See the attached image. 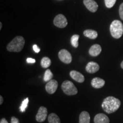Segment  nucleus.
Segmentation results:
<instances>
[{
  "mask_svg": "<svg viewBox=\"0 0 123 123\" xmlns=\"http://www.w3.org/2000/svg\"><path fill=\"white\" fill-rule=\"evenodd\" d=\"M25 39L21 36L15 37L7 46V50L10 52H19L24 48Z\"/></svg>",
  "mask_w": 123,
  "mask_h": 123,
  "instance_id": "obj_2",
  "label": "nucleus"
},
{
  "mask_svg": "<svg viewBox=\"0 0 123 123\" xmlns=\"http://www.w3.org/2000/svg\"><path fill=\"white\" fill-rule=\"evenodd\" d=\"M116 0H104L106 7L108 8H111L114 6Z\"/></svg>",
  "mask_w": 123,
  "mask_h": 123,
  "instance_id": "obj_22",
  "label": "nucleus"
},
{
  "mask_svg": "<svg viewBox=\"0 0 123 123\" xmlns=\"http://www.w3.org/2000/svg\"><path fill=\"white\" fill-rule=\"evenodd\" d=\"M83 3L87 9L92 13H95L98 9V5L94 0H84Z\"/></svg>",
  "mask_w": 123,
  "mask_h": 123,
  "instance_id": "obj_9",
  "label": "nucleus"
},
{
  "mask_svg": "<svg viewBox=\"0 0 123 123\" xmlns=\"http://www.w3.org/2000/svg\"><path fill=\"white\" fill-rule=\"evenodd\" d=\"M105 84L104 80L99 78H95L92 80L91 85L95 88H102Z\"/></svg>",
  "mask_w": 123,
  "mask_h": 123,
  "instance_id": "obj_14",
  "label": "nucleus"
},
{
  "mask_svg": "<svg viewBox=\"0 0 123 123\" xmlns=\"http://www.w3.org/2000/svg\"><path fill=\"white\" fill-rule=\"evenodd\" d=\"M11 123H19V121L17 118L14 116H13L11 119Z\"/></svg>",
  "mask_w": 123,
  "mask_h": 123,
  "instance_id": "obj_25",
  "label": "nucleus"
},
{
  "mask_svg": "<svg viewBox=\"0 0 123 123\" xmlns=\"http://www.w3.org/2000/svg\"><path fill=\"white\" fill-rule=\"evenodd\" d=\"M110 32L112 36L116 39H119L123 35V25L119 20H115L110 26Z\"/></svg>",
  "mask_w": 123,
  "mask_h": 123,
  "instance_id": "obj_3",
  "label": "nucleus"
},
{
  "mask_svg": "<svg viewBox=\"0 0 123 123\" xmlns=\"http://www.w3.org/2000/svg\"><path fill=\"white\" fill-rule=\"evenodd\" d=\"M119 14L120 18L123 21V3L120 5L119 7Z\"/></svg>",
  "mask_w": 123,
  "mask_h": 123,
  "instance_id": "obj_23",
  "label": "nucleus"
},
{
  "mask_svg": "<svg viewBox=\"0 0 123 123\" xmlns=\"http://www.w3.org/2000/svg\"><path fill=\"white\" fill-rule=\"evenodd\" d=\"M26 62L28 63H34L35 62V60L33 58H29L26 59Z\"/></svg>",
  "mask_w": 123,
  "mask_h": 123,
  "instance_id": "obj_26",
  "label": "nucleus"
},
{
  "mask_svg": "<svg viewBox=\"0 0 123 123\" xmlns=\"http://www.w3.org/2000/svg\"><path fill=\"white\" fill-rule=\"evenodd\" d=\"M70 75L72 79H73L74 80L76 81L77 82L79 83H83L84 82V76L80 73L79 72L73 70L70 73Z\"/></svg>",
  "mask_w": 123,
  "mask_h": 123,
  "instance_id": "obj_11",
  "label": "nucleus"
},
{
  "mask_svg": "<svg viewBox=\"0 0 123 123\" xmlns=\"http://www.w3.org/2000/svg\"><path fill=\"white\" fill-rule=\"evenodd\" d=\"M2 23H0V29L1 30V29H2Z\"/></svg>",
  "mask_w": 123,
  "mask_h": 123,
  "instance_id": "obj_29",
  "label": "nucleus"
},
{
  "mask_svg": "<svg viewBox=\"0 0 123 123\" xmlns=\"http://www.w3.org/2000/svg\"><path fill=\"white\" fill-rule=\"evenodd\" d=\"M121 68L123 69V61L121 62Z\"/></svg>",
  "mask_w": 123,
  "mask_h": 123,
  "instance_id": "obj_30",
  "label": "nucleus"
},
{
  "mask_svg": "<svg viewBox=\"0 0 123 123\" xmlns=\"http://www.w3.org/2000/svg\"><path fill=\"white\" fill-rule=\"evenodd\" d=\"M33 50L34 51V52H35L36 53H38L40 52V48L39 47H38V46L37 44H34L33 45Z\"/></svg>",
  "mask_w": 123,
  "mask_h": 123,
  "instance_id": "obj_24",
  "label": "nucleus"
},
{
  "mask_svg": "<svg viewBox=\"0 0 123 123\" xmlns=\"http://www.w3.org/2000/svg\"><path fill=\"white\" fill-rule=\"evenodd\" d=\"M49 123H61L59 116L54 113H51L48 116Z\"/></svg>",
  "mask_w": 123,
  "mask_h": 123,
  "instance_id": "obj_17",
  "label": "nucleus"
},
{
  "mask_svg": "<svg viewBox=\"0 0 123 123\" xmlns=\"http://www.w3.org/2000/svg\"><path fill=\"white\" fill-rule=\"evenodd\" d=\"M53 77V73H51L50 70L49 69H47V70L45 71V73H44L43 80L44 81H49L51 80H52V78Z\"/></svg>",
  "mask_w": 123,
  "mask_h": 123,
  "instance_id": "obj_20",
  "label": "nucleus"
},
{
  "mask_svg": "<svg viewBox=\"0 0 123 123\" xmlns=\"http://www.w3.org/2000/svg\"><path fill=\"white\" fill-rule=\"evenodd\" d=\"M99 65L97 63L94 62H90L87 64L86 67V70L87 73L93 74L98 72L99 70Z\"/></svg>",
  "mask_w": 123,
  "mask_h": 123,
  "instance_id": "obj_10",
  "label": "nucleus"
},
{
  "mask_svg": "<svg viewBox=\"0 0 123 123\" xmlns=\"http://www.w3.org/2000/svg\"><path fill=\"white\" fill-rule=\"evenodd\" d=\"M54 24L59 28H64L67 25V20L62 14H58L54 19Z\"/></svg>",
  "mask_w": 123,
  "mask_h": 123,
  "instance_id": "obj_6",
  "label": "nucleus"
},
{
  "mask_svg": "<svg viewBox=\"0 0 123 123\" xmlns=\"http://www.w3.org/2000/svg\"><path fill=\"white\" fill-rule=\"evenodd\" d=\"M79 35H74L72 36L71 38V43L72 46L73 47H75V48H77L78 47V45H79V43H78V40H79Z\"/></svg>",
  "mask_w": 123,
  "mask_h": 123,
  "instance_id": "obj_19",
  "label": "nucleus"
},
{
  "mask_svg": "<svg viewBox=\"0 0 123 123\" xmlns=\"http://www.w3.org/2000/svg\"><path fill=\"white\" fill-rule=\"evenodd\" d=\"M101 47L99 44H95L92 45L89 50V54L92 56H96L100 54Z\"/></svg>",
  "mask_w": 123,
  "mask_h": 123,
  "instance_id": "obj_13",
  "label": "nucleus"
},
{
  "mask_svg": "<svg viewBox=\"0 0 123 123\" xmlns=\"http://www.w3.org/2000/svg\"><path fill=\"white\" fill-rule=\"evenodd\" d=\"M83 34L85 37L87 38H89L90 39H94L98 37V33L96 31L93 30H91V29H88V30H84L83 32Z\"/></svg>",
  "mask_w": 123,
  "mask_h": 123,
  "instance_id": "obj_16",
  "label": "nucleus"
},
{
  "mask_svg": "<svg viewBox=\"0 0 123 123\" xmlns=\"http://www.w3.org/2000/svg\"><path fill=\"white\" fill-rule=\"evenodd\" d=\"M0 123H8V122H7V121L5 119V118H3V119L1 120Z\"/></svg>",
  "mask_w": 123,
  "mask_h": 123,
  "instance_id": "obj_27",
  "label": "nucleus"
},
{
  "mask_svg": "<svg viewBox=\"0 0 123 123\" xmlns=\"http://www.w3.org/2000/svg\"><path fill=\"white\" fill-rule=\"evenodd\" d=\"M59 59L66 64H69L72 62V56L70 52L65 49H62L58 53Z\"/></svg>",
  "mask_w": 123,
  "mask_h": 123,
  "instance_id": "obj_5",
  "label": "nucleus"
},
{
  "mask_svg": "<svg viewBox=\"0 0 123 123\" xmlns=\"http://www.w3.org/2000/svg\"><path fill=\"white\" fill-rule=\"evenodd\" d=\"M51 63V62L50 58L48 57H43L41 62V66L44 68H48L49 67H50Z\"/></svg>",
  "mask_w": 123,
  "mask_h": 123,
  "instance_id": "obj_18",
  "label": "nucleus"
},
{
  "mask_svg": "<svg viewBox=\"0 0 123 123\" xmlns=\"http://www.w3.org/2000/svg\"><path fill=\"white\" fill-rule=\"evenodd\" d=\"M121 102L119 99L113 96H108L103 101L101 107L105 112L112 113L116 112L120 107Z\"/></svg>",
  "mask_w": 123,
  "mask_h": 123,
  "instance_id": "obj_1",
  "label": "nucleus"
},
{
  "mask_svg": "<svg viewBox=\"0 0 123 123\" xmlns=\"http://www.w3.org/2000/svg\"><path fill=\"white\" fill-rule=\"evenodd\" d=\"M62 89L64 93L67 95L72 96L78 93V89L71 81L69 80H65L62 84Z\"/></svg>",
  "mask_w": 123,
  "mask_h": 123,
  "instance_id": "obj_4",
  "label": "nucleus"
},
{
  "mask_svg": "<svg viewBox=\"0 0 123 123\" xmlns=\"http://www.w3.org/2000/svg\"><path fill=\"white\" fill-rule=\"evenodd\" d=\"M90 116L88 112L83 111L79 116V123H90Z\"/></svg>",
  "mask_w": 123,
  "mask_h": 123,
  "instance_id": "obj_15",
  "label": "nucleus"
},
{
  "mask_svg": "<svg viewBox=\"0 0 123 123\" xmlns=\"http://www.w3.org/2000/svg\"><path fill=\"white\" fill-rule=\"evenodd\" d=\"M28 103H29V98H26V99L22 101V104H21V105L20 106V107H19V110H20V111H21V112H24L25 111L26 108L27 107V105H28Z\"/></svg>",
  "mask_w": 123,
  "mask_h": 123,
  "instance_id": "obj_21",
  "label": "nucleus"
},
{
  "mask_svg": "<svg viewBox=\"0 0 123 123\" xmlns=\"http://www.w3.org/2000/svg\"><path fill=\"white\" fill-rule=\"evenodd\" d=\"M3 101H4V99H3L2 96H0V104H2Z\"/></svg>",
  "mask_w": 123,
  "mask_h": 123,
  "instance_id": "obj_28",
  "label": "nucleus"
},
{
  "mask_svg": "<svg viewBox=\"0 0 123 123\" xmlns=\"http://www.w3.org/2000/svg\"><path fill=\"white\" fill-rule=\"evenodd\" d=\"M95 123H110V119L107 115L103 113H99L95 116Z\"/></svg>",
  "mask_w": 123,
  "mask_h": 123,
  "instance_id": "obj_12",
  "label": "nucleus"
},
{
  "mask_svg": "<svg viewBox=\"0 0 123 123\" xmlns=\"http://www.w3.org/2000/svg\"><path fill=\"white\" fill-rule=\"evenodd\" d=\"M47 117V110L46 107H41L38 110V113L35 116L36 120L39 123H42L45 120Z\"/></svg>",
  "mask_w": 123,
  "mask_h": 123,
  "instance_id": "obj_7",
  "label": "nucleus"
},
{
  "mask_svg": "<svg viewBox=\"0 0 123 123\" xmlns=\"http://www.w3.org/2000/svg\"><path fill=\"white\" fill-rule=\"evenodd\" d=\"M58 82L54 79H52L47 82L46 85V90L49 94H53L58 88Z\"/></svg>",
  "mask_w": 123,
  "mask_h": 123,
  "instance_id": "obj_8",
  "label": "nucleus"
}]
</instances>
